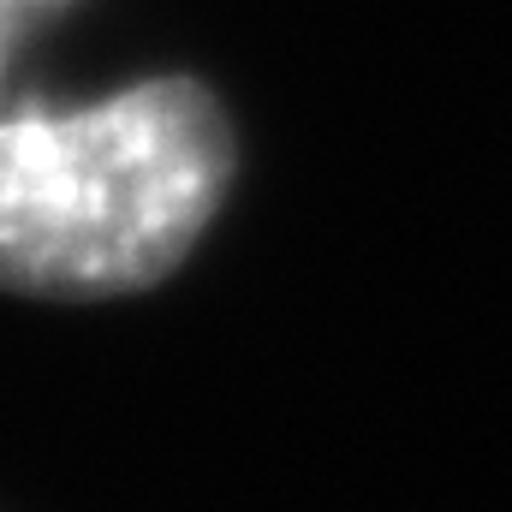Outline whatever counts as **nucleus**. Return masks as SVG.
<instances>
[{
  "mask_svg": "<svg viewBox=\"0 0 512 512\" xmlns=\"http://www.w3.org/2000/svg\"><path fill=\"white\" fill-rule=\"evenodd\" d=\"M233 179L221 102L191 78H143L96 102H6L0 292L120 298L173 274Z\"/></svg>",
  "mask_w": 512,
  "mask_h": 512,
  "instance_id": "1",
  "label": "nucleus"
},
{
  "mask_svg": "<svg viewBox=\"0 0 512 512\" xmlns=\"http://www.w3.org/2000/svg\"><path fill=\"white\" fill-rule=\"evenodd\" d=\"M60 6H72V0H0V48L12 54V48H18V36H24L30 24L54 18Z\"/></svg>",
  "mask_w": 512,
  "mask_h": 512,
  "instance_id": "2",
  "label": "nucleus"
},
{
  "mask_svg": "<svg viewBox=\"0 0 512 512\" xmlns=\"http://www.w3.org/2000/svg\"><path fill=\"white\" fill-rule=\"evenodd\" d=\"M6 66H12V54L0 48V114H6Z\"/></svg>",
  "mask_w": 512,
  "mask_h": 512,
  "instance_id": "3",
  "label": "nucleus"
}]
</instances>
